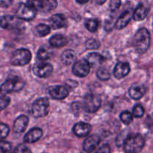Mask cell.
<instances>
[{
  "mask_svg": "<svg viewBox=\"0 0 153 153\" xmlns=\"http://www.w3.org/2000/svg\"><path fill=\"white\" fill-rule=\"evenodd\" d=\"M87 153V152H86ZM92 153H95V152H92Z\"/></svg>",
  "mask_w": 153,
  "mask_h": 153,
  "instance_id": "obj_41",
  "label": "cell"
},
{
  "mask_svg": "<svg viewBox=\"0 0 153 153\" xmlns=\"http://www.w3.org/2000/svg\"><path fill=\"white\" fill-rule=\"evenodd\" d=\"M49 102L47 98L37 99L32 105V114L34 117L40 118L47 115Z\"/></svg>",
  "mask_w": 153,
  "mask_h": 153,
  "instance_id": "obj_6",
  "label": "cell"
},
{
  "mask_svg": "<svg viewBox=\"0 0 153 153\" xmlns=\"http://www.w3.org/2000/svg\"><path fill=\"white\" fill-rule=\"evenodd\" d=\"M36 11L34 9L26 4H20L16 10V16L18 19L25 21H31L34 19L36 16Z\"/></svg>",
  "mask_w": 153,
  "mask_h": 153,
  "instance_id": "obj_8",
  "label": "cell"
},
{
  "mask_svg": "<svg viewBox=\"0 0 153 153\" xmlns=\"http://www.w3.org/2000/svg\"><path fill=\"white\" fill-rule=\"evenodd\" d=\"M97 76L98 79H100L102 81H106L108 80L111 77L110 73L108 70L105 68H100L97 72Z\"/></svg>",
  "mask_w": 153,
  "mask_h": 153,
  "instance_id": "obj_28",
  "label": "cell"
},
{
  "mask_svg": "<svg viewBox=\"0 0 153 153\" xmlns=\"http://www.w3.org/2000/svg\"><path fill=\"white\" fill-rule=\"evenodd\" d=\"M144 108L141 105H134V108H133V114L132 115L135 117L136 118H140L144 115Z\"/></svg>",
  "mask_w": 153,
  "mask_h": 153,
  "instance_id": "obj_30",
  "label": "cell"
},
{
  "mask_svg": "<svg viewBox=\"0 0 153 153\" xmlns=\"http://www.w3.org/2000/svg\"><path fill=\"white\" fill-rule=\"evenodd\" d=\"M26 4L37 11L49 12L58 5L56 0H27Z\"/></svg>",
  "mask_w": 153,
  "mask_h": 153,
  "instance_id": "obj_4",
  "label": "cell"
},
{
  "mask_svg": "<svg viewBox=\"0 0 153 153\" xmlns=\"http://www.w3.org/2000/svg\"><path fill=\"white\" fill-rule=\"evenodd\" d=\"M9 132H10L9 127L6 124L0 123V141L6 138Z\"/></svg>",
  "mask_w": 153,
  "mask_h": 153,
  "instance_id": "obj_31",
  "label": "cell"
},
{
  "mask_svg": "<svg viewBox=\"0 0 153 153\" xmlns=\"http://www.w3.org/2000/svg\"><path fill=\"white\" fill-rule=\"evenodd\" d=\"M67 43H68V40H67V37L62 34H55V35L52 36L49 40V43L51 46L56 48L62 47V46L67 45Z\"/></svg>",
  "mask_w": 153,
  "mask_h": 153,
  "instance_id": "obj_21",
  "label": "cell"
},
{
  "mask_svg": "<svg viewBox=\"0 0 153 153\" xmlns=\"http://www.w3.org/2000/svg\"><path fill=\"white\" fill-rule=\"evenodd\" d=\"M86 48L88 49H97L100 48V43L96 39H90L85 43Z\"/></svg>",
  "mask_w": 153,
  "mask_h": 153,
  "instance_id": "obj_32",
  "label": "cell"
},
{
  "mask_svg": "<svg viewBox=\"0 0 153 153\" xmlns=\"http://www.w3.org/2000/svg\"><path fill=\"white\" fill-rule=\"evenodd\" d=\"M76 53L72 49H67L61 55V61L65 65H70V64H74V62L76 61Z\"/></svg>",
  "mask_w": 153,
  "mask_h": 153,
  "instance_id": "obj_24",
  "label": "cell"
},
{
  "mask_svg": "<svg viewBox=\"0 0 153 153\" xmlns=\"http://www.w3.org/2000/svg\"><path fill=\"white\" fill-rule=\"evenodd\" d=\"M131 16H132V13L130 10H126L123 13L115 22V28L117 29H123L126 27L131 20Z\"/></svg>",
  "mask_w": 153,
  "mask_h": 153,
  "instance_id": "obj_20",
  "label": "cell"
},
{
  "mask_svg": "<svg viewBox=\"0 0 153 153\" xmlns=\"http://www.w3.org/2000/svg\"><path fill=\"white\" fill-rule=\"evenodd\" d=\"M100 143V137L97 134H93L85 139L83 143V149L87 153L94 152Z\"/></svg>",
  "mask_w": 153,
  "mask_h": 153,
  "instance_id": "obj_12",
  "label": "cell"
},
{
  "mask_svg": "<svg viewBox=\"0 0 153 153\" xmlns=\"http://www.w3.org/2000/svg\"><path fill=\"white\" fill-rule=\"evenodd\" d=\"M49 93L51 97L54 100H64L68 96L69 91L66 87L62 85H56L52 86L49 88Z\"/></svg>",
  "mask_w": 153,
  "mask_h": 153,
  "instance_id": "obj_13",
  "label": "cell"
},
{
  "mask_svg": "<svg viewBox=\"0 0 153 153\" xmlns=\"http://www.w3.org/2000/svg\"><path fill=\"white\" fill-rule=\"evenodd\" d=\"M130 65L126 62H120L116 64L114 69V76L118 79L126 77L130 73Z\"/></svg>",
  "mask_w": 153,
  "mask_h": 153,
  "instance_id": "obj_15",
  "label": "cell"
},
{
  "mask_svg": "<svg viewBox=\"0 0 153 153\" xmlns=\"http://www.w3.org/2000/svg\"><path fill=\"white\" fill-rule=\"evenodd\" d=\"M86 60L88 61L91 67H92L101 64L105 61V58L100 54L97 53V52H92L88 55Z\"/></svg>",
  "mask_w": 153,
  "mask_h": 153,
  "instance_id": "obj_23",
  "label": "cell"
},
{
  "mask_svg": "<svg viewBox=\"0 0 153 153\" xmlns=\"http://www.w3.org/2000/svg\"><path fill=\"white\" fill-rule=\"evenodd\" d=\"M146 88L143 85H132L128 90V94H129L130 97L133 100H138L141 99L146 94Z\"/></svg>",
  "mask_w": 153,
  "mask_h": 153,
  "instance_id": "obj_19",
  "label": "cell"
},
{
  "mask_svg": "<svg viewBox=\"0 0 153 153\" xmlns=\"http://www.w3.org/2000/svg\"><path fill=\"white\" fill-rule=\"evenodd\" d=\"M100 25L99 20L97 19H90L85 22L86 28L91 32H96Z\"/></svg>",
  "mask_w": 153,
  "mask_h": 153,
  "instance_id": "obj_26",
  "label": "cell"
},
{
  "mask_svg": "<svg viewBox=\"0 0 153 153\" xmlns=\"http://www.w3.org/2000/svg\"><path fill=\"white\" fill-rule=\"evenodd\" d=\"M95 153H111V148L109 145L104 144L100 146Z\"/></svg>",
  "mask_w": 153,
  "mask_h": 153,
  "instance_id": "obj_37",
  "label": "cell"
},
{
  "mask_svg": "<svg viewBox=\"0 0 153 153\" xmlns=\"http://www.w3.org/2000/svg\"><path fill=\"white\" fill-rule=\"evenodd\" d=\"M25 83L21 78L18 76H13L12 78L7 79L0 86V94L4 95L13 92H17L22 89Z\"/></svg>",
  "mask_w": 153,
  "mask_h": 153,
  "instance_id": "obj_3",
  "label": "cell"
},
{
  "mask_svg": "<svg viewBox=\"0 0 153 153\" xmlns=\"http://www.w3.org/2000/svg\"><path fill=\"white\" fill-rule=\"evenodd\" d=\"M120 117L121 121L126 125H129L133 121L132 114L130 113L129 111H127L122 112Z\"/></svg>",
  "mask_w": 153,
  "mask_h": 153,
  "instance_id": "obj_29",
  "label": "cell"
},
{
  "mask_svg": "<svg viewBox=\"0 0 153 153\" xmlns=\"http://www.w3.org/2000/svg\"><path fill=\"white\" fill-rule=\"evenodd\" d=\"M53 71V67L49 63L36 64L33 67V73L39 78H47Z\"/></svg>",
  "mask_w": 153,
  "mask_h": 153,
  "instance_id": "obj_10",
  "label": "cell"
},
{
  "mask_svg": "<svg viewBox=\"0 0 153 153\" xmlns=\"http://www.w3.org/2000/svg\"><path fill=\"white\" fill-rule=\"evenodd\" d=\"M10 100L9 97H6V96L0 97V111L5 109L8 106V105L10 104Z\"/></svg>",
  "mask_w": 153,
  "mask_h": 153,
  "instance_id": "obj_34",
  "label": "cell"
},
{
  "mask_svg": "<svg viewBox=\"0 0 153 153\" xmlns=\"http://www.w3.org/2000/svg\"><path fill=\"white\" fill-rule=\"evenodd\" d=\"M125 153H139L145 145V139L141 134H136L126 137L123 143Z\"/></svg>",
  "mask_w": 153,
  "mask_h": 153,
  "instance_id": "obj_2",
  "label": "cell"
},
{
  "mask_svg": "<svg viewBox=\"0 0 153 153\" xmlns=\"http://www.w3.org/2000/svg\"><path fill=\"white\" fill-rule=\"evenodd\" d=\"M13 0H0V7H7L12 4Z\"/></svg>",
  "mask_w": 153,
  "mask_h": 153,
  "instance_id": "obj_38",
  "label": "cell"
},
{
  "mask_svg": "<svg viewBox=\"0 0 153 153\" xmlns=\"http://www.w3.org/2000/svg\"><path fill=\"white\" fill-rule=\"evenodd\" d=\"M101 106V100L95 94H88L84 98L83 108L88 113H95Z\"/></svg>",
  "mask_w": 153,
  "mask_h": 153,
  "instance_id": "obj_7",
  "label": "cell"
},
{
  "mask_svg": "<svg viewBox=\"0 0 153 153\" xmlns=\"http://www.w3.org/2000/svg\"><path fill=\"white\" fill-rule=\"evenodd\" d=\"M31 60V53L26 49H19L15 51L11 57L10 62L14 66H25Z\"/></svg>",
  "mask_w": 153,
  "mask_h": 153,
  "instance_id": "obj_5",
  "label": "cell"
},
{
  "mask_svg": "<svg viewBox=\"0 0 153 153\" xmlns=\"http://www.w3.org/2000/svg\"><path fill=\"white\" fill-rule=\"evenodd\" d=\"M148 13V9L143 4H139L133 13L132 16L134 20L140 21L146 18Z\"/></svg>",
  "mask_w": 153,
  "mask_h": 153,
  "instance_id": "obj_22",
  "label": "cell"
},
{
  "mask_svg": "<svg viewBox=\"0 0 153 153\" xmlns=\"http://www.w3.org/2000/svg\"><path fill=\"white\" fill-rule=\"evenodd\" d=\"M28 118L25 115H21V116L18 117L16 120H15L14 123H13V129L14 132L18 133H22L25 129H26L27 126H28Z\"/></svg>",
  "mask_w": 153,
  "mask_h": 153,
  "instance_id": "obj_18",
  "label": "cell"
},
{
  "mask_svg": "<svg viewBox=\"0 0 153 153\" xmlns=\"http://www.w3.org/2000/svg\"><path fill=\"white\" fill-rule=\"evenodd\" d=\"M19 25V19L11 15H4L0 17V27L4 29L12 30L18 28Z\"/></svg>",
  "mask_w": 153,
  "mask_h": 153,
  "instance_id": "obj_11",
  "label": "cell"
},
{
  "mask_svg": "<svg viewBox=\"0 0 153 153\" xmlns=\"http://www.w3.org/2000/svg\"><path fill=\"white\" fill-rule=\"evenodd\" d=\"M94 1H95V2L97 3V4H104L105 1L106 0H94Z\"/></svg>",
  "mask_w": 153,
  "mask_h": 153,
  "instance_id": "obj_40",
  "label": "cell"
},
{
  "mask_svg": "<svg viewBox=\"0 0 153 153\" xmlns=\"http://www.w3.org/2000/svg\"><path fill=\"white\" fill-rule=\"evenodd\" d=\"M35 31L40 37H45L50 33L51 28L46 24H39L36 26Z\"/></svg>",
  "mask_w": 153,
  "mask_h": 153,
  "instance_id": "obj_25",
  "label": "cell"
},
{
  "mask_svg": "<svg viewBox=\"0 0 153 153\" xmlns=\"http://www.w3.org/2000/svg\"><path fill=\"white\" fill-rule=\"evenodd\" d=\"M76 2L79 3V4H85V3L88 2L90 0H76Z\"/></svg>",
  "mask_w": 153,
  "mask_h": 153,
  "instance_id": "obj_39",
  "label": "cell"
},
{
  "mask_svg": "<svg viewBox=\"0 0 153 153\" xmlns=\"http://www.w3.org/2000/svg\"><path fill=\"white\" fill-rule=\"evenodd\" d=\"M13 153H31L29 148L25 144H19L16 148Z\"/></svg>",
  "mask_w": 153,
  "mask_h": 153,
  "instance_id": "obj_35",
  "label": "cell"
},
{
  "mask_svg": "<svg viewBox=\"0 0 153 153\" xmlns=\"http://www.w3.org/2000/svg\"><path fill=\"white\" fill-rule=\"evenodd\" d=\"M121 5V0H111L109 3V7L112 11L117 10Z\"/></svg>",
  "mask_w": 153,
  "mask_h": 153,
  "instance_id": "obj_36",
  "label": "cell"
},
{
  "mask_svg": "<svg viewBox=\"0 0 153 153\" xmlns=\"http://www.w3.org/2000/svg\"><path fill=\"white\" fill-rule=\"evenodd\" d=\"M49 24L51 28L53 29H60L67 26V21L64 15L58 13L51 16L49 19Z\"/></svg>",
  "mask_w": 153,
  "mask_h": 153,
  "instance_id": "obj_14",
  "label": "cell"
},
{
  "mask_svg": "<svg viewBox=\"0 0 153 153\" xmlns=\"http://www.w3.org/2000/svg\"><path fill=\"white\" fill-rule=\"evenodd\" d=\"M150 42L151 36L149 31L146 28H140L134 35L133 46L137 53L143 54L149 49Z\"/></svg>",
  "mask_w": 153,
  "mask_h": 153,
  "instance_id": "obj_1",
  "label": "cell"
},
{
  "mask_svg": "<svg viewBox=\"0 0 153 153\" xmlns=\"http://www.w3.org/2000/svg\"><path fill=\"white\" fill-rule=\"evenodd\" d=\"M43 136V131L40 128H31L24 137V142L26 143H33L40 140Z\"/></svg>",
  "mask_w": 153,
  "mask_h": 153,
  "instance_id": "obj_17",
  "label": "cell"
},
{
  "mask_svg": "<svg viewBox=\"0 0 153 153\" xmlns=\"http://www.w3.org/2000/svg\"><path fill=\"white\" fill-rule=\"evenodd\" d=\"M73 131L77 137H85V136H88L91 132V126L86 123H78L73 126Z\"/></svg>",
  "mask_w": 153,
  "mask_h": 153,
  "instance_id": "obj_16",
  "label": "cell"
},
{
  "mask_svg": "<svg viewBox=\"0 0 153 153\" xmlns=\"http://www.w3.org/2000/svg\"><path fill=\"white\" fill-rule=\"evenodd\" d=\"M51 56V53L49 51V49L46 48L41 47L38 49L37 53V57L40 61H46L49 59Z\"/></svg>",
  "mask_w": 153,
  "mask_h": 153,
  "instance_id": "obj_27",
  "label": "cell"
},
{
  "mask_svg": "<svg viewBox=\"0 0 153 153\" xmlns=\"http://www.w3.org/2000/svg\"><path fill=\"white\" fill-rule=\"evenodd\" d=\"M11 151V145L9 142L0 141V153H10Z\"/></svg>",
  "mask_w": 153,
  "mask_h": 153,
  "instance_id": "obj_33",
  "label": "cell"
},
{
  "mask_svg": "<svg viewBox=\"0 0 153 153\" xmlns=\"http://www.w3.org/2000/svg\"><path fill=\"white\" fill-rule=\"evenodd\" d=\"M91 68V66L86 59H81L74 62L73 73L78 77H85L89 74Z\"/></svg>",
  "mask_w": 153,
  "mask_h": 153,
  "instance_id": "obj_9",
  "label": "cell"
}]
</instances>
